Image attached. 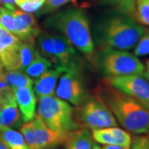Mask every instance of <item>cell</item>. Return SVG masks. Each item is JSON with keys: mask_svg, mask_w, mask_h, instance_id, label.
Wrapping results in <instances>:
<instances>
[{"mask_svg": "<svg viewBox=\"0 0 149 149\" xmlns=\"http://www.w3.org/2000/svg\"><path fill=\"white\" fill-rule=\"evenodd\" d=\"M145 31L133 17L118 12L97 22L93 27V35L100 48L128 51L135 47Z\"/></svg>", "mask_w": 149, "mask_h": 149, "instance_id": "obj_1", "label": "cell"}, {"mask_svg": "<svg viewBox=\"0 0 149 149\" xmlns=\"http://www.w3.org/2000/svg\"><path fill=\"white\" fill-rule=\"evenodd\" d=\"M92 149H102V148H100L98 144H94L92 147Z\"/></svg>", "mask_w": 149, "mask_h": 149, "instance_id": "obj_35", "label": "cell"}, {"mask_svg": "<svg viewBox=\"0 0 149 149\" xmlns=\"http://www.w3.org/2000/svg\"><path fill=\"white\" fill-rule=\"evenodd\" d=\"M44 26L60 32L77 50L93 55L95 46L86 13L80 8H70L54 13L44 22Z\"/></svg>", "mask_w": 149, "mask_h": 149, "instance_id": "obj_3", "label": "cell"}, {"mask_svg": "<svg viewBox=\"0 0 149 149\" xmlns=\"http://www.w3.org/2000/svg\"><path fill=\"white\" fill-rule=\"evenodd\" d=\"M15 1L14 0H0V6L4 7L11 11L15 10Z\"/></svg>", "mask_w": 149, "mask_h": 149, "instance_id": "obj_30", "label": "cell"}, {"mask_svg": "<svg viewBox=\"0 0 149 149\" xmlns=\"http://www.w3.org/2000/svg\"><path fill=\"white\" fill-rule=\"evenodd\" d=\"M92 138L98 143L104 145H118L131 148L132 137L128 132L116 127L92 130Z\"/></svg>", "mask_w": 149, "mask_h": 149, "instance_id": "obj_13", "label": "cell"}, {"mask_svg": "<svg viewBox=\"0 0 149 149\" xmlns=\"http://www.w3.org/2000/svg\"><path fill=\"white\" fill-rule=\"evenodd\" d=\"M74 118L80 128L83 127L93 130L118 126L111 110L98 94L87 98L74 109Z\"/></svg>", "mask_w": 149, "mask_h": 149, "instance_id": "obj_7", "label": "cell"}, {"mask_svg": "<svg viewBox=\"0 0 149 149\" xmlns=\"http://www.w3.org/2000/svg\"><path fill=\"white\" fill-rule=\"evenodd\" d=\"M133 54L136 56H143L149 55V30H147L139 39V42L135 46Z\"/></svg>", "mask_w": 149, "mask_h": 149, "instance_id": "obj_27", "label": "cell"}, {"mask_svg": "<svg viewBox=\"0 0 149 149\" xmlns=\"http://www.w3.org/2000/svg\"><path fill=\"white\" fill-rule=\"evenodd\" d=\"M37 113L48 127L56 132L70 133L80 128L74 121V109L57 96L39 98Z\"/></svg>", "mask_w": 149, "mask_h": 149, "instance_id": "obj_6", "label": "cell"}, {"mask_svg": "<svg viewBox=\"0 0 149 149\" xmlns=\"http://www.w3.org/2000/svg\"><path fill=\"white\" fill-rule=\"evenodd\" d=\"M134 15L139 22L149 26V0H136Z\"/></svg>", "mask_w": 149, "mask_h": 149, "instance_id": "obj_23", "label": "cell"}, {"mask_svg": "<svg viewBox=\"0 0 149 149\" xmlns=\"http://www.w3.org/2000/svg\"><path fill=\"white\" fill-rule=\"evenodd\" d=\"M130 149H149V137L135 136L132 140Z\"/></svg>", "mask_w": 149, "mask_h": 149, "instance_id": "obj_29", "label": "cell"}, {"mask_svg": "<svg viewBox=\"0 0 149 149\" xmlns=\"http://www.w3.org/2000/svg\"><path fill=\"white\" fill-rule=\"evenodd\" d=\"M40 54L54 66L65 70H81L82 60L76 49L65 37L59 33L42 32L37 36Z\"/></svg>", "mask_w": 149, "mask_h": 149, "instance_id": "obj_4", "label": "cell"}, {"mask_svg": "<svg viewBox=\"0 0 149 149\" xmlns=\"http://www.w3.org/2000/svg\"><path fill=\"white\" fill-rule=\"evenodd\" d=\"M0 24L16 36V20L13 11L0 6Z\"/></svg>", "mask_w": 149, "mask_h": 149, "instance_id": "obj_22", "label": "cell"}, {"mask_svg": "<svg viewBox=\"0 0 149 149\" xmlns=\"http://www.w3.org/2000/svg\"><path fill=\"white\" fill-rule=\"evenodd\" d=\"M147 68H148L149 69V59L148 60V61H147Z\"/></svg>", "mask_w": 149, "mask_h": 149, "instance_id": "obj_36", "label": "cell"}, {"mask_svg": "<svg viewBox=\"0 0 149 149\" xmlns=\"http://www.w3.org/2000/svg\"><path fill=\"white\" fill-rule=\"evenodd\" d=\"M102 149H130V148L118 146V145H104Z\"/></svg>", "mask_w": 149, "mask_h": 149, "instance_id": "obj_31", "label": "cell"}, {"mask_svg": "<svg viewBox=\"0 0 149 149\" xmlns=\"http://www.w3.org/2000/svg\"><path fill=\"white\" fill-rule=\"evenodd\" d=\"M3 128V126H2V125L0 124V132H1V130H2Z\"/></svg>", "mask_w": 149, "mask_h": 149, "instance_id": "obj_37", "label": "cell"}, {"mask_svg": "<svg viewBox=\"0 0 149 149\" xmlns=\"http://www.w3.org/2000/svg\"><path fill=\"white\" fill-rule=\"evenodd\" d=\"M64 71L65 70L61 67L54 66V68H50L36 79L33 84L34 91L38 99L44 96L54 95L60 74Z\"/></svg>", "mask_w": 149, "mask_h": 149, "instance_id": "obj_15", "label": "cell"}, {"mask_svg": "<svg viewBox=\"0 0 149 149\" xmlns=\"http://www.w3.org/2000/svg\"><path fill=\"white\" fill-rule=\"evenodd\" d=\"M96 66L108 77L143 75L145 67L134 54L113 48H100L95 56Z\"/></svg>", "mask_w": 149, "mask_h": 149, "instance_id": "obj_5", "label": "cell"}, {"mask_svg": "<svg viewBox=\"0 0 149 149\" xmlns=\"http://www.w3.org/2000/svg\"><path fill=\"white\" fill-rule=\"evenodd\" d=\"M14 91L22 121H31L36 116L37 110V97L32 87H19Z\"/></svg>", "mask_w": 149, "mask_h": 149, "instance_id": "obj_14", "label": "cell"}, {"mask_svg": "<svg viewBox=\"0 0 149 149\" xmlns=\"http://www.w3.org/2000/svg\"><path fill=\"white\" fill-rule=\"evenodd\" d=\"M20 130L30 149H53L65 143L70 133L54 131L38 115L22 124Z\"/></svg>", "mask_w": 149, "mask_h": 149, "instance_id": "obj_8", "label": "cell"}, {"mask_svg": "<svg viewBox=\"0 0 149 149\" xmlns=\"http://www.w3.org/2000/svg\"><path fill=\"white\" fill-rule=\"evenodd\" d=\"M55 94L58 98L75 106L81 104L88 98L81 70L70 69L62 72Z\"/></svg>", "mask_w": 149, "mask_h": 149, "instance_id": "obj_9", "label": "cell"}, {"mask_svg": "<svg viewBox=\"0 0 149 149\" xmlns=\"http://www.w3.org/2000/svg\"><path fill=\"white\" fill-rule=\"evenodd\" d=\"M34 43L20 40L15 45L4 50L0 55L3 67L7 70L24 72L38 52Z\"/></svg>", "mask_w": 149, "mask_h": 149, "instance_id": "obj_11", "label": "cell"}, {"mask_svg": "<svg viewBox=\"0 0 149 149\" xmlns=\"http://www.w3.org/2000/svg\"><path fill=\"white\" fill-rule=\"evenodd\" d=\"M0 140L9 149H30L22 134L12 128L4 127L1 130Z\"/></svg>", "mask_w": 149, "mask_h": 149, "instance_id": "obj_19", "label": "cell"}, {"mask_svg": "<svg viewBox=\"0 0 149 149\" xmlns=\"http://www.w3.org/2000/svg\"><path fill=\"white\" fill-rule=\"evenodd\" d=\"M19 41L18 37L0 24V55L7 48L15 45Z\"/></svg>", "mask_w": 149, "mask_h": 149, "instance_id": "obj_24", "label": "cell"}, {"mask_svg": "<svg viewBox=\"0 0 149 149\" xmlns=\"http://www.w3.org/2000/svg\"><path fill=\"white\" fill-rule=\"evenodd\" d=\"M0 79L4 80L14 91L19 87H32L33 80L23 71L6 70L0 74Z\"/></svg>", "mask_w": 149, "mask_h": 149, "instance_id": "obj_18", "label": "cell"}, {"mask_svg": "<svg viewBox=\"0 0 149 149\" xmlns=\"http://www.w3.org/2000/svg\"><path fill=\"white\" fill-rule=\"evenodd\" d=\"M97 94L126 130L134 134L148 133L149 109L141 103L104 82L98 88Z\"/></svg>", "mask_w": 149, "mask_h": 149, "instance_id": "obj_2", "label": "cell"}, {"mask_svg": "<svg viewBox=\"0 0 149 149\" xmlns=\"http://www.w3.org/2000/svg\"><path fill=\"white\" fill-rule=\"evenodd\" d=\"M13 97H15L14 90L4 80L0 79V105Z\"/></svg>", "mask_w": 149, "mask_h": 149, "instance_id": "obj_28", "label": "cell"}, {"mask_svg": "<svg viewBox=\"0 0 149 149\" xmlns=\"http://www.w3.org/2000/svg\"><path fill=\"white\" fill-rule=\"evenodd\" d=\"M0 149H9V148H8V146H7L4 143H3V142L0 140Z\"/></svg>", "mask_w": 149, "mask_h": 149, "instance_id": "obj_33", "label": "cell"}, {"mask_svg": "<svg viewBox=\"0 0 149 149\" xmlns=\"http://www.w3.org/2000/svg\"><path fill=\"white\" fill-rule=\"evenodd\" d=\"M104 2L113 7L117 12L132 17L134 15L136 0H104Z\"/></svg>", "mask_w": 149, "mask_h": 149, "instance_id": "obj_21", "label": "cell"}, {"mask_svg": "<svg viewBox=\"0 0 149 149\" xmlns=\"http://www.w3.org/2000/svg\"><path fill=\"white\" fill-rule=\"evenodd\" d=\"M13 15L16 20V36L18 39L23 42H35L41 29L33 14L15 8Z\"/></svg>", "mask_w": 149, "mask_h": 149, "instance_id": "obj_12", "label": "cell"}, {"mask_svg": "<svg viewBox=\"0 0 149 149\" xmlns=\"http://www.w3.org/2000/svg\"><path fill=\"white\" fill-rule=\"evenodd\" d=\"M22 122L21 113L15 97L0 105V124L3 128H21Z\"/></svg>", "mask_w": 149, "mask_h": 149, "instance_id": "obj_16", "label": "cell"}, {"mask_svg": "<svg viewBox=\"0 0 149 149\" xmlns=\"http://www.w3.org/2000/svg\"><path fill=\"white\" fill-rule=\"evenodd\" d=\"M16 5L24 12L35 13L38 12L44 5L46 0H14Z\"/></svg>", "mask_w": 149, "mask_h": 149, "instance_id": "obj_25", "label": "cell"}, {"mask_svg": "<svg viewBox=\"0 0 149 149\" xmlns=\"http://www.w3.org/2000/svg\"><path fill=\"white\" fill-rule=\"evenodd\" d=\"M143 76L144 78L146 79V80H148L149 81V69L148 68H147V69H145L144 70L143 74Z\"/></svg>", "mask_w": 149, "mask_h": 149, "instance_id": "obj_32", "label": "cell"}, {"mask_svg": "<svg viewBox=\"0 0 149 149\" xmlns=\"http://www.w3.org/2000/svg\"><path fill=\"white\" fill-rule=\"evenodd\" d=\"M3 70H4V67H3V65L2 63L1 60H0V74H2L3 72Z\"/></svg>", "mask_w": 149, "mask_h": 149, "instance_id": "obj_34", "label": "cell"}, {"mask_svg": "<svg viewBox=\"0 0 149 149\" xmlns=\"http://www.w3.org/2000/svg\"><path fill=\"white\" fill-rule=\"evenodd\" d=\"M52 67V63L46 57L42 56L39 52H37L32 62L24 70V73L27 74L30 78H32V80H36Z\"/></svg>", "mask_w": 149, "mask_h": 149, "instance_id": "obj_20", "label": "cell"}, {"mask_svg": "<svg viewBox=\"0 0 149 149\" xmlns=\"http://www.w3.org/2000/svg\"><path fill=\"white\" fill-rule=\"evenodd\" d=\"M69 1L76 3V0H46L44 5L37 12L38 15H44V14L53 13L56 10H57L59 8L68 3Z\"/></svg>", "mask_w": 149, "mask_h": 149, "instance_id": "obj_26", "label": "cell"}, {"mask_svg": "<svg viewBox=\"0 0 149 149\" xmlns=\"http://www.w3.org/2000/svg\"><path fill=\"white\" fill-rule=\"evenodd\" d=\"M66 149H92L94 139L87 128L75 129L70 132L65 142Z\"/></svg>", "mask_w": 149, "mask_h": 149, "instance_id": "obj_17", "label": "cell"}, {"mask_svg": "<svg viewBox=\"0 0 149 149\" xmlns=\"http://www.w3.org/2000/svg\"><path fill=\"white\" fill-rule=\"evenodd\" d=\"M104 83L132 96L149 109V81L143 75L130 74L118 77H108Z\"/></svg>", "mask_w": 149, "mask_h": 149, "instance_id": "obj_10", "label": "cell"}, {"mask_svg": "<svg viewBox=\"0 0 149 149\" xmlns=\"http://www.w3.org/2000/svg\"><path fill=\"white\" fill-rule=\"evenodd\" d=\"M148 133H149V132H148Z\"/></svg>", "mask_w": 149, "mask_h": 149, "instance_id": "obj_38", "label": "cell"}]
</instances>
